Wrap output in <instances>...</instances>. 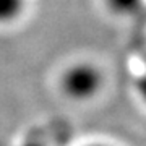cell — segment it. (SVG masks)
<instances>
[{"label":"cell","mask_w":146,"mask_h":146,"mask_svg":"<svg viewBox=\"0 0 146 146\" xmlns=\"http://www.w3.org/2000/svg\"><path fill=\"white\" fill-rule=\"evenodd\" d=\"M104 73L93 62L70 63L60 75L58 84L65 98L75 102L93 101L104 88Z\"/></svg>","instance_id":"cell-1"},{"label":"cell","mask_w":146,"mask_h":146,"mask_svg":"<svg viewBox=\"0 0 146 146\" xmlns=\"http://www.w3.org/2000/svg\"><path fill=\"white\" fill-rule=\"evenodd\" d=\"M26 0H0V25L18 20L25 10Z\"/></svg>","instance_id":"cell-2"},{"label":"cell","mask_w":146,"mask_h":146,"mask_svg":"<svg viewBox=\"0 0 146 146\" xmlns=\"http://www.w3.org/2000/svg\"><path fill=\"white\" fill-rule=\"evenodd\" d=\"M106 5L114 15L128 16L140 10L143 0H106Z\"/></svg>","instance_id":"cell-3"},{"label":"cell","mask_w":146,"mask_h":146,"mask_svg":"<svg viewBox=\"0 0 146 146\" xmlns=\"http://www.w3.org/2000/svg\"><path fill=\"white\" fill-rule=\"evenodd\" d=\"M135 93L140 98V101L146 106V72L141 73L140 76L135 80Z\"/></svg>","instance_id":"cell-4"},{"label":"cell","mask_w":146,"mask_h":146,"mask_svg":"<svg viewBox=\"0 0 146 146\" xmlns=\"http://www.w3.org/2000/svg\"><path fill=\"white\" fill-rule=\"evenodd\" d=\"M86 146H110V145H106V143H89Z\"/></svg>","instance_id":"cell-5"}]
</instances>
